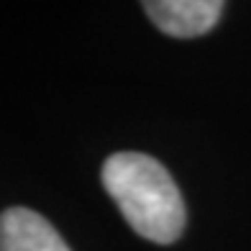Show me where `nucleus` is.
<instances>
[{"label": "nucleus", "mask_w": 251, "mask_h": 251, "mask_svg": "<svg viewBox=\"0 0 251 251\" xmlns=\"http://www.w3.org/2000/svg\"><path fill=\"white\" fill-rule=\"evenodd\" d=\"M0 251H70L59 231L28 208L0 213Z\"/></svg>", "instance_id": "3"}, {"label": "nucleus", "mask_w": 251, "mask_h": 251, "mask_svg": "<svg viewBox=\"0 0 251 251\" xmlns=\"http://www.w3.org/2000/svg\"><path fill=\"white\" fill-rule=\"evenodd\" d=\"M144 10L159 31L177 39L208 33L223 13L221 0H149Z\"/></svg>", "instance_id": "2"}, {"label": "nucleus", "mask_w": 251, "mask_h": 251, "mask_svg": "<svg viewBox=\"0 0 251 251\" xmlns=\"http://www.w3.org/2000/svg\"><path fill=\"white\" fill-rule=\"evenodd\" d=\"M100 177L139 236L154 244H175L182 236L187 221L185 200L162 162L139 151H118L105 159Z\"/></svg>", "instance_id": "1"}]
</instances>
